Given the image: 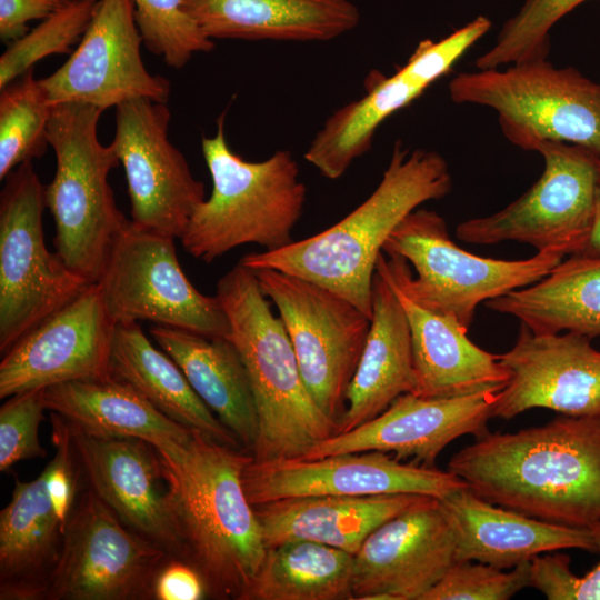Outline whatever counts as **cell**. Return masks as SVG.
Wrapping results in <instances>:
<instances>
[{"label": "cell", "mask_w": 600, "mask_h": 600, "mask_svg": "<svg viewBox=\"0 0 600 600\" xmlns=\"http://www.w3.org/2000/svg\"><path fill=\"white\" fill-rule=\"evenodd\" d=\"M457 561L452 524L440 500L424 497L353 554L352 599L421 600Z\"/></svg>", "instance_id": "19"}, {"label": "cell", "mask_w": 600, "mask_h": 600, "mask_svg": "<svg viewBox=\"0 0 600 600\" xmlns=\"http://www.w3.org/2000/svg\"><path fill=\"white\" fill-rule=\"evenodd\" d=\"M171 112L164 102L137 98L116 107L110 146L124 169L131 221L180 238L194 209L206 199L183 153L168 138Z\"/></svg>", "instance_id": "15"}, {"label": "cell", "mask_w": 600, "mask_h": 600, "mask_svg": "<svg viewBox=\"0 0 600 600\" xmlns=\"http://www.w3.org/2000/svg\"><path fill=\"white\" fill-rule=\"evenodd\" d=\"M252 271L278 309L308 390L338 423L370 318L338 293L301 277L266 268Z\"/></svg>", "instance_id": "11"}, {"label": "cell", "mask_w": 600, "mask_h": 600, "mask_svg": "<svg viewBox=\"0 0 600 600\" xmlns=\"http://www.w3.org/2000/svg\"><path fill=\"white\" fill-rule=\"evenodd\" d=\"M207 583L189 561L168 556L152 582V599L200 600L208 596Z\"/></svg>", "instance_id": "41"}, {"label": "cell", "mask_w": 600, "mask_h": 600, "mask_svg": "<svg viewBox=\"0 0 600 600\" xmlns=\"http://www.w3.org/2000/svg\"><path fill=\"white\" fill-rule=\"evenodd\" d=\"M150 333L206 406L252 452L259 429L257 408L246 366L233 342L227 337L209 338L159 324Z\"/></svg>", "instance_id": "29"}, {"label": "cell", "mask_w": 600, "mask_h": 600, "mask_svg": "<svg viewBox=\"0 0 600 600\" xmlns=\"http://www.w3.org/2000/svg\"><path fill=\"white\" fill-rule=\"evenodd\" d=\"M128 528L89 487L73 503L46 600H149L167 559Z\"/></svg>", "instance_id": "13"}, {"label": "cell", "mask_w": 600, "mask_h": 600, "mask_svg": "<svg viewBox=\"0 0 600 600\" xmlns=\"http://www.w3.org/2000/svg\"><path fill=\"white\" fill-rule=\"evenodd\" d=\"M224 119L226 112L217 119L216 134L201 140L211 194L194 209L179 238L190 256L206 263L247 243L264 251L290 244L307 197L290 151L277 150L263 161H247L228 144Z\"/></svg>", "instance_id": "5"}, {"label": "cell", "mask_w": 600, "mask_h": 600, "mask_svg": "<svg viewBox=\"0 0 600 600\" xmlns=\"http://www.w3.org/2000/svg\"><path fill=\"white\" fill-rule=\"evenodd\" d=\"M133 0H100L69 59L40 79L52 104L82 102L104 111L137 98L167 103L171 83L143 64Z\"/></svg>", "instance_id": "17"}, {"label": "cell", "mask_w": 600, "mask_h": 600, "mask_svg": "<svg viewBox=\"0 0 600 600\" xmlns=\"http://www.w3.org/2000/svg\"><path fill=\"white\" fill-rule=\"evenodd\" d=\"M353 554L310 540L268 548L241 600L352 599Z\"/></svg>", "instance_id": "33"}, {"label": "cell", "mask_w": 600, "mask_h": 600, "mask_svg": "<svg viewBox=\"0 0 600 600\" xmlns=\"http://www.w3.org/2000/svg\"><path fill=\"white\" fill-rule=\"evenodd\" d=\"M377 272L392 287L409 322L416 372L413 394L454 398L503 388L508 373L498 354L474 344L458 321L421 306L393 280Z\"/></svg>", "instance_id": "24"}, {"label": "cell", "mask_w": 600, "mask_h": 600, "mask_svg": "<svg viewBox=\"0 0 600 600\" xmlns=\"http://www.w3.org/2000/svg\"><path fill=\"white\" fill-rule=\"evenodd\" d=\"M424 497L312 496L253 506L267 548L289 540H310L354 554L368 536Z\"/></svg>", "instance_id": "28"}, {"label": "cell", "mask_w": 600, "mask_h": 600, "mask_svg": "<svg viewBox=\"0 0 600 600\" xmlns=\"http://www.w3.org/2000/svg\"><path fill=\"white\" fill-rule=\"evenodd\" d=\"M53 104L30 69L0 92V179L21 163L41 158L49 144Z\"/></svg>", "instance_id": "34"}, {"label": "cell", "mask_w": 600, "mask_h": 600, "mask_svg": "<svg viewBox=\"0 0 600 600\" xmlns=\"http://www.w3.org/2000/svg\"><path fill=\"white\" fill-rule=\"evenodd\" d=\"M454 103L496 111L503 136L534 151L542 141L580 146L600 158V82L548 58L461 72L449 83Z\"/></svg>", "instance_id": "8"}, {"label": "cell", "mask_w": 600, "mask_h": 600, "mask_svg": "<svg viewBox=\"0 0 600 600\" xmlns=\"http://www.w3.org/2000/svg\"><path fill=\"white\" fill-rule=\"evenodd\" d=\"M484 306L538 334L574 332L600 338V256L573 254L539 281Z\"/></svg>", "instance_id": "32"}, {"label": "cell", "mask_w": 600, "mask_h": 600, "mask_svg": "<svg viewBox=\"0 0 600 600\" xmlns=\"http://www.w3.org/2000/svg\"><path fill=\"white\" fill-rule=\"evenodd\" d=\"M494 394L482 391L454 398H423L403 393L376 418L314 443L299 459L381 451L433 467L456 439L467 434L480 438L490 432L488 422L493 418Z\"/></svg>", "instance_id": "21"}, {"label": "cell", "mask_w": 600, "mask_h": 600, "mask_svg": "<svg viewBox=\"0 0 600 600\" xmlns=\"http://www.w3.org/2000/svg\"><path fill=\"white\" fill-rule=\"evenodd\" d=\"M97 283L116 323L147 320L209 338L230 333L219 298L201 293L180 267L174 238L131 220L117 239Z\"/></svg>", "instance_id": "12"}, {"label": "cell", "mask_w": 600, "mask_h": 600, "mask_svg": "<svg viewBox=\"0 0 600 600\" xmlns=\"http://www.w3.org/2000/svg\"><path fill=\"white\" fill-rule=\"evenodd\" d=\"M600 554V522L590 528ZM570 557L554 551L530 561V587L548 600H600V561L584 576L571 569Z\"/></svg>", "instance_id": "40"}, {"label": "cell", "mask_w": 600, "mask_h": 600, "mask_svg": "<svg viewBox=\"0 0 600 600\" xmlns=\"http://www.w3.org/2000/svg\"><path fill=\"white\" fill-rule=\"evenodd\" d=\"M153 447L183 559L202 574L209 594L241 600L268 550L242 483L252 454L197 430L184 444Z\"/></svg>", "instance_id": "2"}, {"label": "cell", "mask_w": 600, "mask_h": 600, "mask_svg": "<svg viewBox=\"0 0 600 600\" xmlns=\"http://www.w3.org/2000/svg\"><path fill=\"white\" fill-rule=\"evenodd\" d=\"M110 374L176 422L238 448L237 438L192 389L180 367L158 350L137 321L117 322L110 350Z\"/></svg>", "instance_id": "31"}, {"label": "cell", "mask_w": 600, "mask_h": 600, "mask_svg": "<svg viewBox=\"0 0 600 600\" xmlns=\"http://www.w3.org/2000/svg\"><path fill=\"white\" fill-rule=\"evenodd\" d=\"M574 332L538 334L521 324L513 347L498 354L508 373L492 417L510 420L530 409L600 417V350Z\"/></svg>", "instance_id": "20"}, {"label": "cell", "mask_w": 600, "mask_h": 600, "mask_svg": "<svg viewBox=\"0 0 600 600\" xmlns=\"http://www.w3.org/2000/svg\"><path fill=\"white\" fill-rule=\"evenodd\" d=\"M229 338L246 366L258 414L254 460L299 458L337 432L302 378L280 317L273 314L253 271L237 263L217 282Z\"/></svg>", "instance_id": "4"}, {"label": "cell", "mask_w": 600, "mask_h": 600, "mask_svg": "<svg viewBox=\"0 0 600 600\" xmlns=\"http://www.w3.org/2000/svg\"><path fill=\"white\" fill-rule=\"evenodd\" d=\"M210 39L328 41L356 28L350 0H183Z\"/></svg>", "instance_id": "26"}, {"label": "cell", "mask_w": 600, "mask_h": 600, "mask_svg": "<svg viewBox=\"0 0 600 600\" xmlns=\"http://www.w3.org/2000/svg\"><path fill=\"white\" fill-rule=\"evenodd\" d=\"M100 0H77L10 42L0 57V89L51 54L71 53L84 34Z\"/></svg>", "instance_id": "36"}, {"label": "cell", "mask_w": 600, "mask_h": 600, "mask_svg": "<svg viewBox=\"0 0 600 600\" xmlns=\"http://www.w3.org/2000/svg\"><path fill=\"white\" fill-rule=\"evenodd\" d=\"M242 483L249 502L312 496H374L411 493L443 499L467 488L449 470L404 463L381 451L348 452L318 459H252Z\"/></svg>", "instance_id": "16"}, {"label": "cell", "mask_w": 600, "mask_h": 600, "mask_svg": "<svg viewBox=\"0 0 600 600\" xmlns=\"http://www.w3.org/2000/svg\"><path fill=\"white\" fill-rule=\"evenodd\" d=\"M103 113L82 102L53 104L48 140L56 156V172L44 186L51 212L56 252L67 267L88 282H98L109 254L128 220L118 209L108 182L120 162L102 146L97 128Z\"/></svg>", "instance_id": "7"}, {"label": "cell", "mask_w": 600, "mask_h": 600, "mask_svg": "<svg viewBox=\"0 0 600 600\" xmlns=\"http://www.w3.org/2000/svg\"><path fill=\"white\" fill-rule=\"evenodd\" d=\"M44 404L47 410L94 437L138 438L152 446L184 444L194 431L168 418L129 384L114 378L47 387Z\"/></svg>", "instance_id": "30"}, {"label": "cell", "mask_w": 600, "mask_h": 600, "mask_svg": "<svg viewBox=\"0 0 600 600\" xmlns=\"http://www.w3.org/2000/svg\"><path fill=\"white\" fill-rule=\"evenodd\" d=\"M530 587V561L512 569L457 561L421 600H508Z\"/></svg>", "instance_id": "38"}, {"label": "cell", "mask_w": 600, "mask_h": 600, "mask_svg": "<svg viewBox=\"0 0 600 600\" xmlns=\"http://www.w3.org/2000/svg\"><path fill=\"white\" fill-rule=\"evenodd\" d=\"M63 530L44 470L31 481L16 478L11 500L0 512L1 600H46Z\"/></svg>", "instance_id": "27"}, {"label": "cell", "mask_w": 600, "mask_h": 600, "mask_svg": "<svg viewBox=\"0 0 600 600\" xmlns=\"http://www.w3.org/2000/svg\"><path fill=\"white\" fill-rule=\"evenodd\" d=\"M448 470L484 500L573 528L600 522V417L561 414L491 433L453 454Z\"/></svg>", "instance_id": "1"}, {"label": "cell", "mask_w": 600, "mask_h": 600, "mask_svg": "<svg viewBox=\"0 0 600 600\" xmlns=\"http://www.w3.org/2000/svg\"><path fill=\"white\" fill-rule=\"evenodd\" d=\"M68 424L88 487L128 528L183 559L166 491L160 489L163 477L156 448L142 439L94 437Z\"/></svg>", "instance_id": "22"}, {"label": "cell", "mask_w": 600, "mask_h": 600, "mask_svg": "<svg viewBox=\"0 0 600 600\" xmlns=\"http://www.w3.org/2000/svg\"><path fill=\"white\" fill-rule=\"evenodd\" d=\"M44 186L32 161L4 178L0 196V352L80 293L90 282L44 243Z\"/></svg>", "instance_id": "9"}, {"label": "cell", "mask_w": 600, "mask_h": 600, "mask_svg": "<svg viewBox=\"0 0 600 600\" xmlns=\"http://www.w3.org/2000/svg\"><path fill=\"white\" fill-rule=\"evenodd\" d=\"M491 26L489 18L478 16L438 41H420L408 61L392 76L369 74L367 93L326 120L304 159L328 179L343 176L356 159L369 151L379 126L451 72L458 60Z\"/></svg>", "instance_id": "14"}, {"label": "cell", "mask_w": 600, "mask_h": 600, "mask_svg": "<svg viewBox=\"0 0 600 600\" xmlns=\"http://www.w3.org/2000/svg\"><path fill=\"white\" fill-rule=\"evenodd\" d=\"M562 259L551 251L523 260L473 254L450 239L438 212L417 208L388 238L376 270L421 306L454 319L468 330L481 302L539 281Z\"/></svg>", "instance_id": "6"}, {"label": "cell", "mask_w": 600, "mask_h": 600, "mask_svg": "<svg viewBox=\"0 0 600 600\" xmlns=\"http://www.w3.org/2000/svg\"><path fill=\"white\" fill-rule=\"evenodd\" d=\"M134 18L146 47L170 68L181 69L199 52L214 48L183 10V0H133Z\"/></svg>", "instance_id": "37"}, {"label": "cell", "mask_w": 600, "mask_h": 600, "mask_svg": "<svg viewBox=\"0 0 600 600\" xmlns=\"http://www.w3.org/2000/svg\"><path fill=\"white\" fill-rule=\"evenodd\" d=\"M579 254L600 256V161L594 187L593 223L589 240Z\"/></svg>", "instance_id": "43"}, {"label": "cell", "mask_w": 600, "mask_h": 600, "mask_svg": "<svg viewBox=\"0 0 600 600\" xmlns=\"http://www.w3.org/2000/svg\"><path fill=\"white\" fill-rule=\"evenodd\" d=\"M586 1L589 0H522L517 13L504 21L496 43L477 58L476 67L493 69L548 58L552 28Z\"/></svg>", "instance_id": "35"}, {"label": "cell", "mask_w": 600, "mask_h": 600, "mask_svg": "<svg viewBox=\"0 0 600 600\" xmlns=\"http://www.w3.org/2000/svg\"><path fill=\"white\" fill-rule=\"evenodd\" d=\"M116 322L97 282L22 336L0 362V398L74 380H104Z\"/></svg>", "instance_id": "18"}, {"label": "cell", "mask_w": 600, "mask_h": 600, "mask_svg": "<svg viewBox=\"0 0 600 600\" xmlns=\"http://www.w3.org/2000/svg\"><path fill=\"white\" fill-rule=\"evenodd\" d=\"M77 0H0V39L10 43L28 32V22L43 20Z\"/></svg>", "instance_id": "42"}, {"label": "cell", "mask_w": 600, "mask_h": 600, "mask_svg": "<svg viewBox=\"0 0 600 600\" xmlns=\"http://www.w3.org/2000/svg\"><path fill=\"white\" fill-rule=\"evenodd\" d=\"M414 389L409 322L392 287L376 271L370 328L336 434L376 418L398 397Z\"/></svg>", "instance_id": "25"}, {"label": "cell", "mask_w": 600, "mask_h": 600, "mask_svg": "<svg viewBox=\"0 0 600 600\" xmlns=\"http://www.w3.org/2000/svg\"><path fill=\"white\" fill-rule=\"evenodd\" d=\"M440 502L454 531L458 561L512 569L554 551L597 552L590 528L566 527L523 514L491 503L468 487Z\"/></svg>", "instance_id": "23"}, {"label": "cell", "mask_w": 600, "mask_h": 600, "mask_svg": "<svg viewBox=\"0 0 600 600\" xmlns=\"http://www.w3.org/2000/svg\"><path fill=\"white\" fill-rule=\"evenodd\" d=\"M540 178L506 208L457 226L467 243L491 246L517 241L561 256L579 254L593 223L594 187L600 158L580 146L542 141Z\"/></svg>", "instance_id": "10"}, {"label": "cell", "mask_w": 600, "mask_h": 600, "mask_svg": "<svg viewBox=\"0 0 600 600\" xmlns=\"http://www.w3.org/2000/svg\"><path fill=\"white\" fill-rule=\"evenodd\" d=\"M46 389V388H44ZM44 389H33L9 397L0 408V471L6 472L21 460L44 458L39 441L43 419Z\"/></svg>", "instance_id": "39"}, {"label": "cell", "mask_w": 600, "mask_h": 600, "mask_svg": "<svg viewBox=\"0 0 600 600\" xmlns=\"http://www.w3.org/2000/svg\"><path fill=\"white\" fill-rule=\"evenodd\" d=\"M452 179L444 158L410 151L397 141L374 191L332 227L273 251L246 254L250 270L274 269L301 277L372 314V283L383 247L399 223L422 203L446 197Z\"/></svg>", "instance_id": "3"}]
</instances>
